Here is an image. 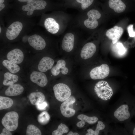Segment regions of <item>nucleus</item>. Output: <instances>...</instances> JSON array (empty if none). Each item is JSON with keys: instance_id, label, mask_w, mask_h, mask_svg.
Returning a JSON list of instances; mask_svg holds the SVG:
<instances>
[{"instance_id": "nucleus-9", "label": "nucleus", "mask_w": 135, "mask_h": 135, "mask_svg": "<svg viewBox=\"0 0 135 135\" xmlns=\"http://www.w3.org/2000/svg\"><path fill=\"white\" fill-rule=\"evenodd\" d=\"M54 94L56 99L60 102H63L70 96L71 90L69 86L62 83L55 85L53 87Z\"/></svg>"}, {"instance_id": "nucleus-4", "label": "nucleus", "mask_w": 135, "mask_h": 135, "mask_svg": "<svg viewBox=\"0 0 135 135\" xmlns=\"http://www.w3.org/2000/svg\"><path fill=\"white\" fill-rule=\"evenodd\" d=\"M101 14L96 9H92L86 12L80 13L73 18L72 24L82 30L83 29H96L99 24L98 20Z\"/></svg>"}, {"instance_id": "nucleus-26", "label": "nucleus", "mask_w": 135, "mask_h": 135, "mask_svg": "<svg viewBox=\"0 0 135 135\" xmlns=\"http://www.w3.org/2000/svg\"><path fill=\"white\" fill-rule=\"evenodd\" d=\"M13 104L12 100L10 98L0 96V110L5 109L11 107Z\"/></svg>"}, {"instance_id": "nucleus-19", "label": "nucleus", "mask_w": 135, "mask_h": 135, "mask_svg": "<svg viewBox=\"0 0 135 135\" xmlns=\"http://www.w3.org/2000/svg\"><path fill=\"white\" fill-rule=\"evenodd\" d=\"M74 1L76 4L70 7L74 8L77 9L80 13H82L86 11V10L92 4L94 0H74Z\"/></svg>"}, {"instance_id": "nucleus-8", "label": "nucleus", "mask_w": 135, "mask_h": 135, "mask_svg": "<svg viewBox=\"0 0 135 135\" xmlns=\"http://www.w3.org/2000/svg\"><path fill=\"white\" fill-rule=\"evenodd\" d=\"M94 90L98 96L103 100H107V96L110 98L113 94L112 89L105 81L101 80L97 82Z\"/></svg>"}, {"instance_id": "nucleus-6", "label": "nucleus", "mask_w": 135, "mask_h": 135, "mask_svg": "<svg viewBox=\"0 0 135 135\" xmlns=\"http://www.w3.org/2000/svg\"><path fill=\"white\" fill-rule=\"evenodd\" d=\"M82 30L71 24L64 32L61 42L62 50L67 52H70L74 49L76 38Z\"/></svg>"}, {"instance_id": "nucleus-24", "label": "nucleus", "mask_w": 135, "mask_h": 135, "mask_svg": "<svg viewBox=\"0 0 135 135\" xmlns=\"http://www.w3.org/2000/svg\"><path fill=\"white\" fill-rule=\"evenodd\" d=\"M4 77L2 83L4 85L6 86H10L14 84L18 81L19 78L17 75L9 72L4 74Z\"/></svg>"}, {"instance_id": "nucleus-12", "label": "nucleus", "mask_w": 135, "mask_h": 135, "mask_svg": "<svg viewBox=\"0 0 135 135\" xmlns=\"http://www.w3.org/2000/svg\"><path fill=\"white\" fill-rule=\"evenodd\" d=\"M75 102V98L73 96H71L61 104L60 110L61 113L63 116L68 118L71 117L74 115L76 112L75 110L69 106L74 104Z\"/></svg>"}, {"instance_id": "nucleus-22", "label": "nucleus", "mask_w": 135, "mask_h": 135, "mask_svg": "<svg viewBox=\"0 0 135 135\" xmlns=\"http://www.w3.org/2000/svg\"><path fill=\"white\" fill-rule=\"evenodd\" d=\"M108 5L110 8L118 13L123 12L126 8L125 4L121 0H109Z\"/></svg>"}, {"instance_id": "nucleus-14", "label": "nucleus", "mask_w": 135, "mask_h": 135, "mask_svg": "<svg viewBox=\"0 0 135 135\" xmlns=\"http://www.w3.org/2000/svg\"><path fill=\"white\" fill-rule=\"evenodd\" d=\"M96 45L91 42L85 44L82 48L80 53L81 58L86 60L91 58L95 54L96 50Z\"/></svg>"}, {"instance_id": "nucleus-36", "label": "nucleus", "mask_w": 135, "mask_h": 135, "mask_svg": "<svg viewBox=\"0 0 135 135\" xmlns=\"http://www.w3.org/2000/svg\"><path fill=\"white\" fill-rule=\"evenodd\" d=\"M34 0H16L17 1L20 3L24 4L28 2Z\"/></svg>"}, {"instance_id": "nucleus-38", "label": "nucleus", "mask_w": 135, "mask_h": 135, "mask_svg": "<svg viewBox=\"0 0 135 135\" xmlns=\"http://www.w3.org/2000/svg\"><path fill=\"white\" fill-rule=\"evenodd\" d=\"M133 134L134 135H135V127L133 130Z\"/></svg>"}, {"instance_id": "nucleus-2", "label": "nucleus", "mask_w": 135, "mask_h": 135, "mask_svg": "<svg viewBox=\"0 0 135 135\" xmlns=\"http://www.w3.org/2000/svg\"><path fill=\"white\" fill-rule=\"evenodd\" d=\"M73 18L70 14L63 11L55 10L42 14L37 25L50 34L57 35L65 32L72 24Z\"/></svg>"}, {"instance_id": "nucleus-34", "label": "nucleus", "mask_w": 135, "mask_h": 135, "mask_svg": "<svg viewBox=\"0 0 135 135\" xmlns=\"http://www.w3.org/2000/svg\"><path fill=\"white\" fill-rule=\"evenodd\" d=\"M11 131L7 130L6 128H4L2 130V132H1L0 135H12V133L10 132Z\"/></svg>"}, {"instance_id": "nucleus-37", "label": "nucleus", "mask_w": 135, "mask_h": 135, "mask_svg": "<svg viewBox=\"0 0 135 135\" xmlns=\"http://www.w3.org/2000/svg\"><path fill=\"white\" fill-rule=\"evenodd\" d=\"M79 134L78 133L75 132L74 133L72 131H70L68 132L67 135H79Z\"/></svg>"}, {"instance_id": "nucleus-13", "label": "nucleus", "mask_w": 135, "mask_h": 135, "mask_svg": "<svg viewBox=\"0 0 135 135\" xmlns=\"http://www.w3.org/2000/svg\"><path fill=\"white\" fill-rule=\"evenodd\" d=\"M30 78L32 82L41 87L46 86L48 82L46 75L44 72L40 71L32 72L30 74Z\"/></svg>"}, {"instance_id": "nucleus-29", "label": "nucleus", "mask_w": 135, "mask_h": 135, "mask_svg": "<svg viewBox=\"0 0 135 135\" xmlns=\"http://www.w3.org/2000/svg\"><path fill=\"white\" fill-rule=\"evenodd\" d=\"M27 135H40L42 133L40 130L37 127L32 124L28 125L26 130Z\"/></svg>"}, {"instance_id": "nucleus-15", "label": "nucleus", "mask_w": 135, "mask_h": 135, "mask_svg": "<svg viewBox=\"0 0 135 135\" xmlns=\"http://www.w3.org/2000/svg\"><path fill=\"white\" fill-rule=\"evenodd\" d=\"M123 32V29L122 28L115 26L106 31V35L109 38L112 40V44H115L119 40Z\"/></svg>"}, {"instance_id": "nucleus-28", "label": "nucleus", "mask_w": 135, "mask_h": 135, "mask_svg": "<svg viewBox=\"0 0 135 135\" xmlns=\"http://www.w3.org/2000/svg\"><path fill=\"white\" fill-rule=\"evenodd\" d=\"M68 127L64 124L61 123L59 124L56 130L52 132V135H62L63 134L67 132L68 131Z\"/></svg>"}, {"instance_id": "nucleus-18", "label": "nucleus", "mask_w": 135, "mask_h": 135, "mask_svg": "<svg viewBox=\"0 0 135 135\" xmlns=\"http://www.w3.org/2000/svg\"><path fill=\"white\" fill-rule=\"evenodd\" d=\"M51 73L54 76L58 75L61 72L64 75L67 74L68 71V69L66 67V62L63 60H60L57 62L56 64L52 68Z\"/></svg>"}, {"instance_id": "nucleus-30", "label": "nucleus", "mask_w": 135, "mask_h": 135, "mask_svg": "<svg viewBox=\"0 0 135 135\" xmlns=\"http://www.w3.org/2000/svg\"><path fill=\"white\" fill-rule=\"evenodd\" d=\"M105 127V125L102 122L98 121L95 130L94 131V135H98L100 130H104Z\"/></svg>"}, {"instance_id": "nucleus-31", "label": "nucleus", "mask_w": 135, "mask_h": 135, "mask_svg": "<svg viewBox=\"0 0 135 135\" xmlns=\"http://www.w3.org/2000/svg\"><path fill=\"white\" fill-rule=\"evenodd\" d=\"M116 45V47L118 50V53L119 54H123L125 52L126 48L121 43H118Z\"/></svg>"}, {"instance_id": "nucleus-20", "label": "nucleus", "mask_w": 135, "mask_h": 135, "mask_svg": "<svg viewBox=\"0 0 135 135\" xmlns=\"http://www.w3.org/2000/svg\"><path fill=\"white\" fill-rule=\"evenodd\" d=\"M24 87L19 84H14L9 86L5 90V94L8 96H13L19 95L24 91Z\"/></svg>"}, {"instance_id": "nucleus-21", "label": "nucleus", "mask_w": 135, "mask_h": 135, "mask_svg": "<svg viewBox=\"0 0 135 135\" xmlns=\"http://www.w3.org/2000/svg\"><path fill=\"white\" fill-rule=\"evenodd\" d=\"M77 118L81 120L76 124L77 126L79 128L83 127L86 122L90 124H93L95 123L98 120V118L96 116L89 117L82 114L79 115Z\"/></svg>"}, {"instance_id": "nucleus-3", "label": "nucleus", "mask_w": 135, "mask_h": 135, "mask_svg": "<svg viewBox=\"0 0 135 135\" xmlns=\"http://www.w3.org/2000/svg\"><path fill=\"white\" fill-rule=\"evenodd\" d=\"M11 7L18 13L30 18L40 16L48 12L61 10L59 6L48 4L45 0H32Z\"/></svg>"}, {"instance_id": "nucleus-5", "label": "nucleus", "mask_w": 135, "mask_h": 135, "mask_svg": "<svg viewBox=\"0 0 135 135\" xmlns=\"http://www.w3.org/2000/svg\"><path fill=\"white\" fill-rule=\"evenodd\" d=\"M45 31L34 28L22 37L26 38L28 46L36 50H42L46 48L48 44V32Z\"/></svg>"}, {"instance_id": "nucleus-32", "label": "nucleus", "mask_w": 135, "mask_h": 135, "mask_svg": "<svg viewBox=\"0 0 135 135\" xmlns=\"http://www.w3.org/2000/svg\"><path fill=\"white\" fill-rule=\"evenodd\" d=\"M48 105L47 102L44 101L42 103L36 105L37 108L40 110H45Z\"/></svg>"}, {"instance_id": "nucleus-35", "label": "nucleus", "mask_w": 135, "mask_h": 135, "mask_svg": "<svg viewBox=\"0 0 135 135\" xmlns=\"http://www.w3.org/2000/svg\"><path fill=\"white\" fill-rule=\"evenodd\" d=\"M87 131L88 132L86 134V135H94V131L92 129H88L87 130Z\"/></svg>"}, {"instance_id": "nucleus-7", "label": "nucleus", "mask_w": 135, "mask_h": 135, "mask_svg": "<svg viewBox=\"0 0 135 135\" xmlns=\"http://www.w3.org/2000/svg\"><path fill=\"white\" fill-rule=\"evenodd\" d=\"M19 116L16 112L12 111L6 113L2 118V123L4 128L12 132L16 130L18 125Z\"/></svg>"}, {"instance_id": "nucleus-27", "label": "nucleus", "mask_w": 135, "mask_h": 135, "mask_svg": "<svg viewBox=\"0 0 135 135\" xmlns=\"http://www.w3.org/2000/svg\"><path fill=\"white\" fill-rule=\"evenodd\" d=\"M50 116L46 111H44L40 114L38 117V121L42 125H45L47 124L49 122Z\"/></svg>"}, {"instance_id": "nucleus-33", "label": "nucleus", "mask_w": 135, "mask_h": 135, "mask_svg": "<svg viewBox=\"0 0 135 135\" xmlns=\"http://www.w3.org/2000/svg\"><path fill=\"white\" fill-rule=\"evenodd\" d=\"M133 25H130L129 26L128 28V32L130 36L133 37L135 36V32L133 30Z\"/></svg>"}, {"instance_id": "nucleus-25", "label": "nucleus", "mask_w": 135, "mask_h": 135, "mask_svg": "<svg viewBox=\"0 0 135 135\" xmlns=\"http://www.w3.org/2000/svg\"><path fill=\"white\" fill-rule=\"evenodd\" d=\"M2 64L12 74L16 73L20 70V67L18 64L8 60H4L2 62Z\"/></svg>"}, {"instance_id": "nucleus-11", "label": "nucleus", "mask_w": 135, "mask_h": 135, "mask_svg": "<svg viewBox=\"0 0 135 135\" xmlns=\"http://www.w3.org/2000/svg\"><path fill=\"white\" fill-rule=\"evenodd\" d=\"M109 72L110 68L106 64H103L100 66L92 69L90 73V75L92 79H102L107 77Z\"/></svg>"}, {"instance_id": "nucleus-23", "label": "nucleus", "mask_w": 135, "mask_h": 135, "mask_svg": "<svg viewBox=\"0 0 135 135\" xmlns=\"http://www.w3.org/2000/svg\"><path fill=\"white\" fill-rule=\"evenodd\" d=\"M30 100L33 105L36 106L44 101L45 97L41 92H34L30 93L29 96Z\"/></svg>"}, {"instance_id": "nucleus-1", "label": "nucleus", "mask_w": 135, "mask_h": 135, "mask_svg": "<svg viewBox=\"0 0 135 135\" xmlns=\"http://www.w3.org/2000/svg\"><path fill=\"white\" fill-rule=\"evenodd\" d=\"M5 28L2 37L5 42L15 41L30 32L36 25L34 18L20 14L11 8L2 17Z\"/></svg>"}, {"instance_id": "nucleus-17", "label": "nucleus", "mask_w": 135, "mask_h": 135, "mask_svg": "<svg viewBox=\"0 0 135 135\" xmlns=\"http://www.w3.org/2000/svg\"><path fill=\"white\" fill-rule=\"evenodd\" d=\"M54 63V61L51 58L46 56L44 57L39 62L38 69L39 71L46 72L52 68Z\"/></svg>"}, {"instance_id": "nucleus-10", "label": "nucleus", "mask_w": 135, "mask_h": 135, "mask_svg": "<svg viewBox=\"0 0 135 135\" xmlns=\"http://www.w3.org/2000/svg\"><path fill=\"white\" fill-rule=\"evenodd\" d=\"M11 49L7 54V59L18 64L21 63L24 59V55L22 49L20 46L17 45H11Z\"/></svg>"}, {"instance_id": "nucleus-16", "label": "nucleus", "mask_w": 135, "mask_h": 135, "mask_svg": "<svg viewBox=\"0 0 135 135\" xmlns=\"http://www.w3.org/2000/svg\"><path fill=\"white\" fill-rule=\"evenodd\" d=\"M114 115V117L120 121L128 119L130 116L128 106L126 104L121 105L115 111Z\"/></svg>"}]
</instances>
